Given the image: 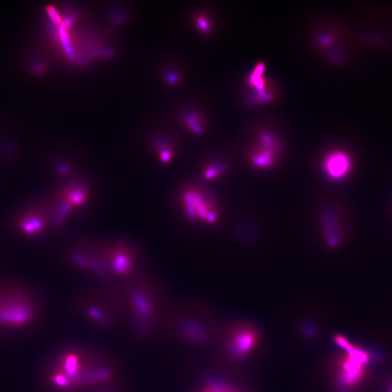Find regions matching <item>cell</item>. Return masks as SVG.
I'll return each mask as SVG.
<instances>
[{"label":"cell","instance_id":"obj_1","mask_svg":"<svg viewBox=\"0 0 392 392\" xmlns=\"http://www.w3.org/2000/svg\"><path fill=\"white\" fill-rule=\"evenodd\" d=\"M104 260L110 277L127 278L136 273L140 265L138 249L128 241H90Z\"/></svg>","mask_w":392,"mask_h":392},{"label":"cell","instance_id":"obj_2","mask_svg":"<svg viewBox=\"0 0 392 392\" xmlns=\"http://www.w3.org/2000/svg\"><path fill=\"white\" fill-rule=\"evenodd\" d=\"M177 199L181 213L189 222L213 224L217 221L214 203L196 184H182L178 190Z\"/></svg>","mask_w":392,"mask_h":392},{"label":"cell","instance_id":"obj_3","mask_svg":"<svg viewBox=\"0 0 392 392\" xmlns=\"http://www.w3.org/2000/svg\"><path fill=\"white\" fill-rule=\"evenodd\" d=\"M35 307L26 293L21 289L0 287V325L22 326L33 318Z\"/></svg>","mask_w":392,"mask_h":392},{"label":"cell","instance_id":"obj_4","mask_svg":"<svg viewBox=\"0 0 392 392\" xmlns=\"http://www.w3.org/2000/svg\"><path fill=\"white\" fill-rule=\"evenodd\" d=\"M81 247L73 249L69 253V260L72 264L87 273L104 278L110 277L104 260L88 241L83 243Z\"/></svg>","mask_w":392,"mask_h":392},{"label":"cell","instance_id":"obj_5","mask_svg":"<svg viewBox=\"0 0 392 392\" xmlns=\"http://www.w3.org/2000/svg\"><path fill=\"white\" fill-rule=\"evenodd\" d=\"M90 195L89 184L84 181L79 180L68 184L58 192V201H62L75 209L87 204Z\"/></svg>","mask_w":392,"mask_h":392},{"label":"cell","instance_id":"obj_6","mask_svg":"<svg viewBox=\"0 0 392 392\" xmlns=\"http://www.w3.org/2000/svg\"><path fill=\"white\" fill-rule=\"evenodd\" d=\"M352 168L350 156L342 151L330 153L324 161L325 173L330 179L341 180L348 176Z\"/></svg>","mask_w":392,"mask_h":392},{"label":"cell","instance_id":"obj_7","mask_svg":"<svg viewBox=\"0 0 392 392\" xmlns=\"http://www.w3.org/2000/svg\"><path fill=\"white\" fill-rule=\"evenodd\" d=\"M48 222L49 215H46L44 211L36 208L22 214L17 222V226L21 233L30 235L41 233Z\"/></svg>","mask_w":392,"mask_h":392},{"label":"cell","instance_id":"obj_8","mask_svg":"<svg viewBox=\"0 0 392 392\" xmlns=\"http://www.w3.org/2000/svg\"><path fill=\"white\" fill-rule=\"evenodd\" d=\"M254 340V335L250 332L238 333L233 339V346H232L233 353L238 356V355L241 356L248 353L251 348Z\"/></svg>","mask_w":392,"mask_h":392},{"label":"cell","instance_id":"obj_9","mask_svg":"<svg viewBox=\"0 0 392 392\" xmlns=\"http://www.w3.org/2000/svg\"><path fill=\"white\" fill-rule=\"evenodd\" d=\"M222 167L220 166L209 165L204 169V172H203V176L206 179L212 180V179H216L222 173Z\"/></svg>","mask_w":392,"mask_h":392},{"label":"cell","instance_id":"obj_10","mask_svg":"<svg viewBox=\"0 0 392 392\" xmlns=\"http://www.w3.org/2000/svg\"><path fill=\"white\" fill-rule=\"evenodd\" d=\"M47 13H48L54 23L58 24L62 23V19H61V16H60L59 14L58 13L57 10L53 7H47Z\"/></svg>","mask_w":392,"mask_h":392},{"label":"cell","instance_id":"obj_11","mask_svg":"<svg viewBox=\"0 0 392 392\" xmlns=\"http://www.w3.org/2000/svg\"><path fill=\"white\" fill-rule=\"evenodd\" d=\"M197 23H198V25L199 26L200 29H202L203 31L209 30L208 24H207V21L204 18H200Z\"/></svg>","mask_w":392,"mask_h":392}]
</instances>
